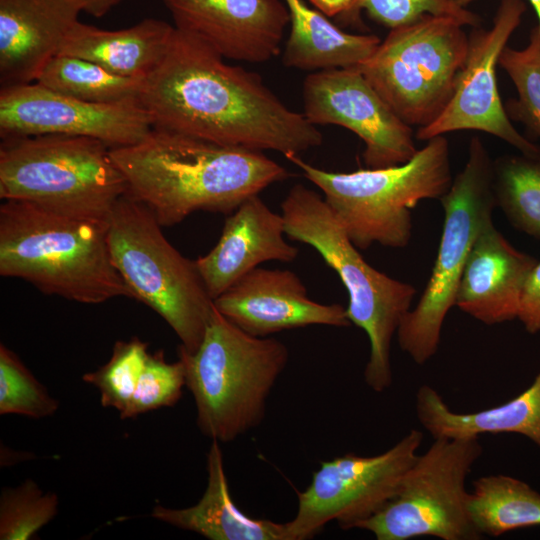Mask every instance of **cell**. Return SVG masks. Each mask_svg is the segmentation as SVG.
<instances>
[{
    "instance_id": "obj_1",
    "label": "cell",
    "mask_w": 540,
    "mask_h": 540,
    "mask_svg": "<svg viewBox=\"0 0 540 540\" xmlns=\"http://www.w3.org/2000/svg\"><path fill=\"white\" fill-rule=\"evenodd\" d=\"M140 102L153 128L257 151L300 155L323 136L286 106L260 75L227 64L212 47L175 27L159 66L145 78Z\"/></svg>"
},
{
    "instance_id": "obj_2",
    "label": "cell",
    "mask_w": 540,
    "mask_h": 540,
    "mask_svg": "<svg viewBox=\"0 0 540 540\" xmlns=\"http://www.w3.org/2000/svg\"><path fill=\"white\" fill-rule=\"evenodd\" d=\"M127 194L172 226L196 211L229 215L245 200L289 177L263 151L152 128L140 142L111 148Z\"/></svg>"
},
{
    "instance_id": "obj_3",
    "label": "cell",
    "mask_w": 540,
    "mask_h": 540,
    "mask_svg": "<svg viewBox=\"0 0 540 540\" xmlns=\"http://www.w3.org/2000/svg\"><path fill=\"white\" fill-rule=\"evenodd\" d=\"M0 274L84 304L132 298L111 259L107 222L24 201L0 206Z\"/></svg>"
},
{
    "instance_id": "obj_4",
    "label": "cell",
    "mask_w": 540,
    "mask_h": 540,
    "mask_svg": "<svg viewBox=\"0 0 540 540\" xmlns=\"http://www.w3.org/2000/svg\"><path fill=\"white\" fill-rule=\"evenodd\" d=\"M286 236L313 247L339 276L349 302L350 322L364 330L370 355L364 369L366 385L377 393L393 383L391 344L410 311L416 289L373 268L351 242L323 197L295 184L281 202Z\"/></svg>"
},
{
    "instance_id": "obj_5",
    "label": "cell",
    "mask_w": 540,
    "mask_h": 540,
    "mask_svg": "<svg viewBox=\"0 0 540 540\" xmlns=\"http://www.w3.org/2000/svg\"><path fill=\"white\" fill-rule=\"evenodd\" d=\"M178 358L194 398L199 430L227 443L261 424L289 351L276 338L244 332L214 307L199 347L189 353L179 346Z\"/></svg>"
},
{
    "instance_id": "obj_6",
    "label": "cell",
    "mask_w": 540,
    "mask_h": 540,
    "mask_svg": "<svg viewBox=\"0 0 540 540\" xmlns=\"http://www.w3.org/2000/svg\"><path fill=\"white\" fill-rule=\"evenodd\" d=\"M317 186L360 250L374 243L404 248L412 234L411 210L425 199H440L452 183L449 142L444 135L429 139L407 162L353 172H330L286 157Z\"/></svg>"
},
{
    "instance_id": "obj_7",
    "label": "cell",
    "mask_w": 540,
    "mask_h": 540,
    "mask_svg": "<svg viewBox=\"0 0 540 540\" xmlns=\"http://www.w3.org/2000/svg\"><path fill=\"white\" fill-rule=\"evenodd\" d=\"M127 193L104 142L84 136L1 138L0 197L71 217L107 222Z\"/></svg>"
},
{
    "instance_id": "obj_8",
    "label": "cell",
    "mask_w": 540,
    "mask_h": 540,
    "mask_svg": "<svg viewBox=\"0 0 540 540\" xmlns=\"http://www.w3.org/2000/svg\"><path fill=\"white\" fill-rule=\"evenodd\" d=\"M161 227L147 206L126 193L107 220L111 259L132 298L157 312L180 347L193 353L204 337L213 299L195 260L170 244Z\"/></svg>"
},
{
    "instance_id": "obj_9",
    "label": "cell",
    "mask_w": 540,
    "mask_h": 540,
    "mask_svg": "<svg viewBox=\"0 0 540 540\" xmlns=\"http://www.w3.org/2000/svg\"><path fill=\"white\" fill-rule=\"evenodd\" d=\"M440 201L444 223L435 263L416 307L405 315L396 333L402 351L419 365L438 350L466 261L496 207L493 160L478 136L471 138L467 162Z\"/></svg>"
},
{
    "instance_id": "obj_10",
    "label": "cell",
    "mask_w": 540,
    "mask_h": 540,
    "mask_svg": "<svg viewBox=\"0 0 540 540\" xmlns=\"http://www.w3.org/2000/svg\"><path fill=\"white\" fill-rule=\"evenodd\" d=\"M463 27L454 18L427 15L390 29L357 68L402 121L425 127L452 97L468 52Z\"/></svg>"
},
{
    "instance_id": "obj_11",
    "label": "cell",
    "mask_w": 540,
    "mask_h": 540,
    "mask_svg": "<svg viewBox=\"0 0 540 540\" xmlns=\"http://www.w3.org/2000/svg\"><path fill=\"white\" fill-rule=\"evenodd\" d=\"M482 451L478 437L435 438L418 454L395 495L357 529L377 540L482 539L469 517L466 490L467 476Z\"/></svg>"
},
{
    "instance_id": "obj_12",
    "label": "cell",
    "mask_w": 540,
    "mask_h": 540,
    "mask_svg": "<svg viewBox=\"0 0 540 540\" xmlns=\"http://www.w3.org/2000/svg\"><path fill=\"white\" fill-rule=\"evenodd\" d=\"M422 440L423 433L412 429L378 455L348 453L322 462L298 493L297 512L285 523L286 539H311L332 521L344 530L357 528L395 495Z\"/></svg>"
},
{
    "instance_id": "obj_13",
    "label": "cell",
    "mask_w": 540,
    "mask_h": 540,
    "mask_svg": "<svg viewBox=\"0 0 540 540\" xmlns=\"http://www.w3.org/2000/svg\"><path fill=\"white\" fill-rule=\"evenodd\" d=\"M525 11L523 0H501L489 29L473 27L449 103L435 121L416 130V139L428 141L453 131L476 130L498 137L522 154L540 157V146L520 134L509 119L496 75L500 55Z\"/></svg>"
},
{
    "instance_id": "obj_14",
    "label": "cell",
    "mask_w": 540,
    "mask_h": 540,
    "mask_svg": "<svg viewBox=\"0 0 540 540\" xmlns=\"http://www.w3.org/2000/svg\"><path fill=\"white\" fill-rule=\"evenodd\" d=\"M303 114L313 125H337L364 143L367 168L403 164L417 152L413 128L402 121L358 68L311 72L303 82Z\"/></svg>"
},
{
    "instance_id": "obj_15",
    "label": "cell",
    "mask_w": 540,
    "mask_h": 540,
    "mask_svg": "<svg viewBox=\"0 0 540 540\" xmlns=\"http://www.w3.org/2000/svg\"><path fill=\"white\" fill-rule=\"evenodd\" d=\"M153 128L140 100L111 104L82 101L36 82L0 90V136H84L110 148L140 142Z\"/></svg>"
},
{
    "instance_id": "obj_16",
    "label": "cell",
    "mask_w": 540,
    "mask_h": 540,
    "mask_svg": "<svg viewBox=\"0 0 540 540\" xmlns=\"http://www.w3.org/2000/svg\"><path fill=\"white\" fill-rule=\"evenodd\" d=\"M175 27L225 59L263 63L281 52L290 14L281 0H163Z\"/></svg>"
},
{
    "instance_id": "obj_17",
    "label": "cell",
    "mask_w": 540,
    "mask_h": 540,
    "mask_svg": "<svg viewBox=\"0 0 540 540\" xmlns=\"http://www.w3.org/2000/svg\"><path fill=\"white\" fill-rule=\"evenodd\" d=\"M213 304L229 321L255 337L312 325L344 328L352 324L342 305L310 299L300 277L288 269L257 267Z\"/></svg>"
},
{
    "instance_id": "obj_18",
    "label": "cell",
    "mask_w": 540,
    "mask_h": 540,
    "mask_svg": "<svg viewBox=\"0 0 540 540\" xmlns=\"http://www.w3.org/2000/svg\"><path fill=\"white\" fill-rule=\"evenodd\" d=\"M282 214L272 211L254 195L228 215L216 245L195 260L210 297L214 300L260 264L292 262L298 249L285 239Z\"/></svg>"
},
{
    "instance_id": "obj_19",
    "label": "cell",
    "mask_w": 540,
    "mask_h": 540,
    "mask_svg": "<svg viewBox=\"0 0 540 540\" xmlns=\"http://www.w3.org/2000/svg\"><path fill=\"white\" fill-rule=\"evenodd\" d=\"M536 263L489 223L466 261L455 306L486 325L517 319L523 285Z\"/></svg>"
},
{
    "instance_id": "obj_20",
    "label": "cell",
    "mask_w": 540,
    "mask_h": 540,
    "mask_svg": "<svg viewBox=\"0 0 540 540\" xmlns=\"http://www.w3.org/2000/svg\"><path fill=\"white\" fill-rule=\"evenodd\" d=\"M80 12L75 0H0L1 87L35 82Z\"/></svg>"
},
{
    "instance_id": "obj_21",
    "label": "cell",
    "mask_w": 540,
    "mask_h": 540,
    "mask_svg": "<svg viewBox=\"0 0 540 540\" xmlns=\"http://www.w3.org/2000/svg\"><path fill=\"white\" fill-rule=\"evenodd\" d=\"M206 468L207 486L196 504L181 509L157 504L151 516L210 540H287L285 523L249 517L236 506L216 440L209 447Z\"/></svg>"
},
{
    "instance_id": "obj_22",
    "label": "cell",
    "mask_w": 540,
    "mask_h": 540,
    "mask_svg": "<svg viewBox=\"0 0 540 540\" xmlns=\"http://www.w3.org/2000/svg\"><path fill=\"white\" fill-rule=\"evenodd\" d=\"M174 30L175 26L156 18L118 30L78 21L57 54L89 60L121 76L145 79L166 55Z\"/></svg>"
},
{
    "instance_id": "obj_23",
    "label": "cell",
    "mask_w": 540,
    "mask_h": 540,
    "mask_svg": "<svg viewBox=\"0 0 540 540\" xmlns=\"http://www.w3.org/2000/svg\"><path fill=\"white\" fill-rule=\"evenodd\" d=\"M415 408L419 422L433 439L515 433L540 448V371L527 389L495 407L458 413L433 387L422 385L416 393Z\"/></svg>"
},
{
    "instance_id": "obj_24",
    "label": "cell",
    "mask_w": 540,
    "mask_h": 540,
    "mask_svg": "<svg viewBox=\"0 0 540 540\" xmlns=\"http://www.w3.org/2000/svg\"><path fill=\"white\" fill-rule=\"evenodd\" d=\"M284 2L290 14V33L282 53L286 67L311 72L357 68L381 42L376 35L343 31L303 0Z\"/></svg>"
},
{
    "instance_id": "obj_25",
    "label": "cell",
    "mask_w": 540,
    "mask_h": 540,
    "mask_svg": "<svg viewBox=\"0 0 540 540\" xmlns=\"http://www.w3.org/2000/svg\"><path fill=\"white\" fill-rule=\"evenodd\" d=\"M467 509L475 529L499 537L509 531L540 526V493L528 483L503 474L473 482Z\"/></svg>"
},
{
    "instance_id": "obj_26",
    "label": "cell",
    "mask_w": 540,
    "mask_h": 540,
    "mask_svg": "<svg viewBox=\"0 0 540 540\" xmlns=\"http://www.w3.org/2000/svg\"><path fill=\"white\" fill-rule=\"evenodd\" d=\"M144 81L114 74L86 59L57 54L45 64L35 82L82 101L111 104L140 100Z\"/></svg>"
},
{
    "instance_id": "obj_27",
    "label": "cell",
    "mask_w": 540,
    "mask_h": 540,
    "mask_svg": "<svg viewBox=\"0 0 540 540\" xmlns=\"http://www.w3.org/2000/svg\"><path fill=\"white\" fill-rule=\"evenodd\" d=\"M493 191L510 224L540 240V157L521 153L493 160Z\"/></svg>"
},
{
    "instance_id": "obj_28",
    "label": "cell",
    "mask_w": 540,
    "mask_h": 540,
    "mask_svg": "<svg viewBox=\"0 0 540 540\" xmlns=\"http://www.w3.org/2000/svg\"><path fill=\"white\" fill-rule=\"evenodd\" d=\"M499 66L512 80L517 97L504 104L510 120L522 123L528 133L540 138V30L532 28L529 43L523 49L506 46Z\"/></svg>"
},
{
    "instance_id": "obj_29",
    "label": "cell",
    "mask_w": 540,
    "mask_h": 540,
    "mask_svg": "<svg viewBox=\"0 0 540 540\" xmlns=\"http://www.w3.org/2000/svg\"><path fill=\"white\" fill-rule=\"evenodd\" d=\"M59 499L32 479L5 487L0 495V539L29 540L57 514Z\"/></svg>"
},
{
    "instance_id": "obj_30",
    "label": "cell",
    "mask_w": 540,
    "mask_h": 540,
    "mask_svg": "<svg viewBox=\"0 0 540 540\" xmlns=\"http://www.w3.org/2000/svg\"><path fill=\"white\" fill-rule=\"evenodd\" d=\"M147 349L148 344L138 338L118 341L106 364L83 375V381L98 389L103 407L124 412L149 355Z\"/></svg>"
},
{
    "instance_id": "obj_31",
    "label": "cell",
    "mask_w": 540,
    "mask_h": 540,
    "mask_svg": "<svg viewBox=\"0 0 540 540\" xmlns=\"http://www.w3.org/2000/svg\"><path fill=\"white\" fill-rule=\"evenodd\" d=\"M59 408L18 356L0 345V414H16L39 419L52 416Z\"/></svg>"
},
{
    "instance_id": "obj_32",
    "label": "cell",
    "mask_w": 540,
    "mask_h": 540,
    "mask_svg": "<svg viewBox=\"0 0 540 540\" xmlns=\"http://www.w3.org/2000/svg\"><path fill=\"white\" fill-rule=\"evenodd\" d=\"M184 386L185 368L179 358L168 362L162 351L149 353L129 404L120 414L121 419L174 406L181 399Z\"/></svg>"
},
{
    "instance_id": "obj_33",
    "label": "cell",
    "mask_w": 540,
    "mask_h": 540,
    "mask_svg": "<svg viewBox=\"0 0 540 540\" xmlns=\"http://www.w3.org/2000/svg\"><path fill=\"white\" fill-rule=\"evenodd\" d=\"M365 10L374 22L389 29L413 23L424 16L451 17L464 26L477 27L480 18L455 0H355L346 19L358 20Z\"/></svg>"
},
{
    "instance_id": "obj_34",
    "label": "cell",
    "mask_w": 540,
    "mask_h": 540,
    "mask_svg": "<svg viewBox=\"0 0 540 540\" xmlns=\"http://www.w3.org/2000/svg\"><path fill=\"white\" fill-rule=\"evenodd\" d=\"M517 319L528 333L540 332V261L532 268L523 285Z\"/></svg>"
},
{
    "instance_id": "obj_35",
    "label": "cell",
    "mask_w": 540,
    "mask_h": 540,
    "mask_svg": "<svg viewBox=\"0 0 540 540\" xmlns=\"http://www.w3.org/2000/svg\"><path fill=\"white\" fill-rule=\"evenodd\" d=\"M322 13L333 16L342 15L345 19L352 10L355 0H310Z\"/></svg>"
},
{
    "instance_id": "obj_36",
    "label": "cell",
    "mask_w": 540,
    "mask_h": 540,
    "mask_svg": "<svg viewBox=\"0 0 540 540\" xmlns=\"http://www.w3.org/2000/svg\"><path fill=\"white\" fill-rule=\"evenodd\" d=\"M122 0H75L81 12H85L94 17L106 15L112 8Z\"/></svg>"
},
{
    "instance_id": "obj_37",
    "label": "cell",
    "mask_w": 540,
    "mask_h": 540,
    "mask_svg": "<svg viewBox=\"0 0 540 540\" xmlns=\"http://www.w3.org/2000/svg\"><path fill=\"white\" fill-rule=\"evenodd\" d=\"M458 4H460L461 6L465 7L467 4H469L470 2L474 1V0H455ZM529 3L531 4V6L533 7L535 13H536V16H537V20H538V28L540 30V0H528Z\"/></svg>"
}]
</instances>
